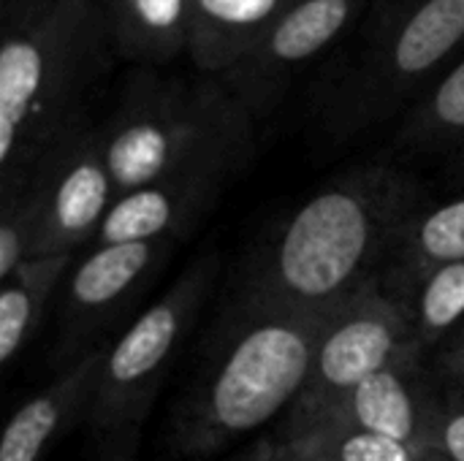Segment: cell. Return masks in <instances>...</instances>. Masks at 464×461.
<instances>
[{"instance_id":"obj_1","label":"cell","mask_w":464,"mask_h":461,"mask_svg":"<svg viewBox=\"0 0 464 461\" xmlns=\"http://www.w3.org/2000/svg\"><path fill=\"white\" fill-rule=\"evenodd\" d=\"M421 206L405 168L367 163L334 177L250 250L228 304L313 312L348 302L381 280Z\"/></svg>"},{"instance_id":"obj_2","label":"cell","mask_w":464,"mask_h":461,"mask_svg":"<svg viewBox=\"0 0 464 461\" xmlns=\"http://www.w3.org/2000/svg\"><path fill=\"white\" fill-rule=\"evenodd\" d=\"M337 307L299 312L226 304L215 345L171 410V454L182 461L218 456L291 410Z\"/></svg>"},{"instance_id":"obj_3","label":"cell","mask_w":464,"mask_h":461,"mask_svg":"<svg viewBox=\"0 0 464 461\" xmlns=\"http://www.w3.org/2000/svg\"><path fill=\"white\" fill-rule=\"evenodd\" d=\"M106 22L95 0H3L0 193L24 187L41 155L84 117Z\"/></svg>"},{"instance_id":"obj_4","label":"cell","mask_w":464,"mask_h":461,"mask_svg":"<svg viewBox=\"0 0 464 461\" xmlns=\"http://www.w3.org/2000/svg\"><path fill=\"white\" fill-rule=\"evenodd\" d=\"M258 120L220 76L128 79L117 109L101 125L117 193L193 168H247Z\"/></svg>"},{"instance_id":"obj_5","label":"cell","mask_w":464,"mask_h":461,"mask_svg":"<svg viewBox=\"0 0 464 461\" xmlns=\"http://www.w3.org/2000/svg\"><path fill=\"white\" fill-rule=\"evenodd\" d=\"M464 43V0H405L389 8L367 43L315 92V122L348 141L392 120Z\"/></svg>"},{"instance_id":"obj_6","label":"cell","mask_w":464,"mask_h":461,"mask_svg":"<svg viewBox=\"0 0 464 461\" xmlns=\"http://www.w3.org/2000/svg\"><path fill=\"white\" fill-rule=\"evenodd\" d=\"M218 272L220 253L209 247L106 348L98 391L84 421L95 443L122 429L144 427L169 370L215 291Z\"/></svg>"},{"instance_id":"obj_7","label":"cell","mask_w":464,"mask_h":461,"mask_svg":"<svg viewBox=\"0 0 464 461\" xmlns=\"http://www.w3.org/2000/svg\"><path fill=\"white\" fill-rule=\"evenodd\" d=\"M411 356L421 353L413 345L408 304L375 280L332 312L318 340L310 378L275 440L315 429L356 386Z\"/></svg>"},{"instance_id":"obj_8","label":"cell","mask_w":464,"mask_h":461,"mask_svg":"<svg viewBox=\"0 0 464 461\" xmlns=\"http://www.w3.org/2000/svg\"><path fill=\"white\" fill-rule=\"evenodd\" d=\"M179 242L92 245L68 272L52 342V370L63 372L95 351L109 348L122 323H130L141 299L177 253Z\"/></svg>"},{"instance_id":"obj_9","label":"cell","mask_w":464,"mask_h":461,"mask_svg":"<svg viewBox=\"0 0 464 461\" xmlns=\"http://www.w3.org/2000/svg\"><path fill=\"white\" fill-rule=\"evenodd\" d=\"M38 209V255H65L92 245L117 185L109 168L103 130L79 117L35 163L27 185Z\"/></svg>"},{"instance_id":"obj_10","label":"cell","mask_w":464,"mask_h":461,"mask_svg":"<svg viewBox=\"0 0 464 461\" xmlns=\"http://www.w3.org/2000/svg\"><path fill=\"white\" fill-rule=\"evenodd\" d=\"M367 0H296L261 43L220 79L261 122L288 92L296 73L324 54Z\"/></svg>"},{"instance_id":"obj_11","label":"cell","mask_w":464,"mask_h":461,"mask_svg":"<svg viewBox=\"0 0 464 461\" xmlns=\"http://www.w3.org/2000/svg\"><path fill=\"white\" fill-rule=\"evenodd\" d=\"M242 168L179 171L117 196L92 245L188 242L220 204ZM90 245V247H92Z\"/></svg>"},{"instance_id":"obj_12","label":"cell","mask_w":464,"mask_h":461,"mask_svg":"<svg viewBox=\"0 0 464 461\" xmlns=\"http://www.w3.org/2000/svg\"><path fill=\"white\" fill-rule=\"evenodd\" d=\"M440 397L443 386L435 383L421 356H411L356 386L324 416L318 427H348L430 446Z\"/></svg>"},{"instance_id":"obj_13","label":"cell","mask_w":464,"mask_h":461,"mask_svg":"<svg viewBox=\"0 0 464 461\" xmlns=\"http://www.w3.org/2000/svg\"><path fill=\"white\" fill-rule=\"evenodd\" d=\"M103 356L106 348L57 372L8 418L0 437V461H44L49 448L71 427L87 421L98 391Z\"/></svg>"},{"instance_id":"obj_14","label":"cell","mask_w":464,"mask_h":461,"mask_svg":"<svg viewBox=\"0 0 464 461\" xmlns=\"http://www.w3.org/2000/svg\"><path fill=\"white\" fill-rule=\"evenodd\" d=\"M296 0H190L188 57L201 73L239 65Z\"/></svg>"},{"instance_id":"obj_15","label":"cell","mask_w":464,"mask_h":461,"mask_svg":"<svg viewBox=\"0 0 464 461\" xmlns=\"http://www.w3.org/2000/svg\"><path fill=\"white\" fill-rule=\"evenodd\" d=\"M464 264V196L451 201L421 206L405 226L381 283L408 302L421 280L432 272Z\"/></svg>"},{"instance_id":"obj_16","label":"cell","mask_w":464,"mask_h":461,"mask_svg":"<svg viewBox=\"0 0 464 461\" xmlns=\"http://www.w3.org/2000/svg\"><path fill=\"white\" fill-rule=\"evenodd\" d=\"M76 264L73 253L65 255H38L16 266L8 277L0 280V364L11 361L30 345L38 334L46 310L54 293L63 288L71 266Z\"/></svg>"},{"instance_id":"obj_17","label":"cell","mask_w":464,"mask_h":461,"mask_svg":"<svg viewBox=\"0 0 464 461\" xmlns=\"http://www.w3.org/2000/svg\"><path fill=\"white\" fill-rule=\"evenodd\" d=\"M106 19L125 60L166 65L188 52L190 0H111Z\"/></svg>"},{"instance_id":"obj_18","label":"cell","mask_w":464,"mask_h":461,"mask_svg":"<svg viewBox=\"0 0 464 461\" xmlns=\"http://www.w3.org/2000/svg\"><path fill=\"white\" fill-rule=\"evenodd\" d=\"M264 461H440L430 446L348 427H318L288 440L256 446Z\"/></svg>"},{"instance_id":"obj_19","label":"cell","mask_w":464,"mask_h":461,"mask_svg":"<svg viewBox=\"0 0 464 461\" xmlns=\"http://www.w3.org/2000/svg\"><path fill=\"white\" fill-rule=\"evenodd\" d=\"M464 141V57L427 87L400 128L408 149H451Z\"/></svg>"},{"instance_id":"obj_20","label":"cell","mask_w":464,"mask_h":461,"mask_svg":"<svg viewBox=\"0 0 464 461\" xmlns=\"http://www.w3.org/2000/svg\"><path fill=\"white\" fill-rule=\"evenodd\" d=\"M413 345L424 356L438 342L451 340L464 323V264L432 272L408 296Z\"/></svg>"},{"instance_id":"obj_21","label":"cell","mask_w":464,"mask_h":461,"mask_svg":"<svg viewBox=\"0 0 464 461\" xmlns=\"http://www.w3.org/2000/svg\"><path fill=\"white\" fill-rule=\"evenodd\" d=\"M38 209L27 187L0 193V280L35 258Z\"/></svg>"},{"instance_id":"obj_22","label":"cell","mask_w":464,"mask_h":461,"mask_svg":"<svg viewBox=\"0 0 464 461\" xmlns=\"http://www.w3.org/2000/svg\"><path fill=\"white\" fill-rule=\"evenodd\" d=\"M430 448L446 461H464V389L446 383Z\"/></svg>"},{"instance_id":"obj_23","label":"cell","mask_w":464,"mask_h":461,"mask_svg":"<svg viewBox=\"0 0 464 461\" xmlns=\"http://www.w3.org/2000/svg\"><path fill=\"white\" fill-rule=\"evenodd\" d=\"M139 448H141V427H130L101 440L95 461H139Z\"/></svg>"},{"instance_id":"obj_24","label":"cell","mask_w":464,"mask_h":461,"mask_svg":"<svg viewBox=\"0 0 464 461\" xmlns=\"http://www.w3.org/2000/svg\"><path fill=\"white\" fill-rule=\"evenodd\" d=\"M438 370L446 383L464 389V323L451 340H446V348L438 356Z\"/></svg>"},{"instance_id":"obj_25","label":"cell","mask_w":464,"mask_h":461,"mask_svg":"<svg viewBox=\"0 0 464 461\" xmlns=\"http://www.w3.org/2000/svg\"><path fill=\"white\" fill-rule=\"evenodd\" d=\"M242 461H264V459H261V454H258V448H256V451H250V454H247Z\"/></svg>"},{"instance_id":"obj_26","label":"cell","mask_w":464,"mask_h":461,"mask_svg":"<svg viewBox=\"0 0 464 461\" xmlns=\"http://www.w3.org/2000/svg\"><path fill=\"white\" fill-rule=\"evenodd\" d=\"M95 3H101V5H109L111 0H95Z\"/></svg>"}]
</instances>
